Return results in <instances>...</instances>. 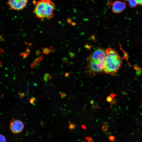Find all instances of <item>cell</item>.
Masks as SVG:
<instances>
[{
  "instance_id": "1",
  "label": "cell",
  "mask_w": 142,
  "mask_h": 142,
  "mask_svg": "<svg viewBox=\"0 0 142 142\" xmlns=\"http://www.w3.org/2000/svg\"><path fill=\"white\" fill-rule=\"evenodd\" d=\"M104 71L107 74L114 75L120 68L122 59L114 50L109 48L106 49Z\"/></svg>"
},
{
  "instance_id": "2",
  "label": "cell",
  "mask_w": 142,
  "mask_h": 142,
  "mask_svg": "<svg viewBox=\"0 0 142 142\" xmlns=\"http://www.w3.org/2000/svg\"><path fill=\"white\" fill-rule=\"evenodd\" d=\"M33 13L36 16L41 20L50 19L54 17L55 5L52 1L42 0L35 2Z\"/></svg>"
},
{
  "instance_id": "3",
  "label": "cell",
  "mask_w": 142,
  "mask_h": 142,
  "mask_svg": "<svg viewBox=\"0 0 142 142\" xmlns=\"http://www.w3.org/2000/svg\"><path fill=\"white\" fill-rule=\"evenodd\" d=\"M106 55V50L102 48H98L87 58V61L91 60L104 63Z\"/></svg>"
},
{
  "instance_id": "4",
  "label": "cell",
  "mask_w": 142,
  "mask_h": 142,
  "mask_svg": "<svg viewBox=\"0 0 142 142\" xmlns=\"http://www.w3.org/2000/svg\"><path fill=\"white\" fill-rule=\"evenodd\" d=\"M28 1L25 0H9L7 4L12 9L19 11L22 10L26 6Z\"/></svg>"
},
{
  "instance_id": "5",
  "label": "cell",
  "mask_w": 142,
  "mask_h": 142,
  "mask_svg": "<svg viewBox=\"0 0 142 142\" xmlns=\"http://www.w3.org/2000/svg\"><path fill=\"white\" fill-rule=\"evenodd\" d=\"M10 123V129L14 134L19 133L23 130L24 128L23 123L19 120L13 119Z\"/></svg>"
},
{
  "instance_id": "6",
  "label": "cell",
  "mask_w": 142,
  "mask_h": 142,
  "mask_svg": "<svg viewBox=\"0 0 142 142\" xmlns=\"http://www.w3.org/2000/svg\"><path fill=\"white\" fill-rule=\"evenodd\" d=\"M108 4L112 6V10L115 13H119L123 11L126 8V4L125 2L117 1L113 2H108Z\"/></svg>"
},
{
  "instance_id": "7",
  "label": "cell",
  "mask_w": 142,
  "mask_h": 142,
  "mask_svg": "<svg viewBox=\"0 0 142 142\" xmlns=\"http://www.w3.org/2000/svg\"><path fill=\"white\" fill-rule=\"evenodd\" d=\"M89 66L90 69L92 72H100L104 71V63H100L92 60H88Z\"/></svg>"
},
{
  "instance_id": "8",
  "label": "cell",
  "mask_w": 142,
  "mask_h": 142,
  "mask_svg": "<svg viewBox=\"0 0 142 142\" xmlns=\"http://www.w3.org/2000/svg\"><path fill=\"white\" fill-rule=\"evenodd\" d=\"M42 55L41 56L36 59L34 62L30 65L31 67L32 68L38 65L40 63L41 61L43 59L42 57Z\"/></svg>"
},
{
  "instance_id": "9",
  "label": "cell",
  "mask_w": 142,
  "mask_h": 142,
  "mask_svg": "<svg viewBox=\"0 0 142 142\" xmlns=\"http://www.w3.org/2000/svg\"><path fill=\"white\" fill-rule=\"evenodd\" d=\"M129 1L130 6L131 7H135L137 4L136 1Z\"/></svg>"
},
{
  "instance_id": "10",
  "label": "cell",
  "mask_w": 142,
  "mask_h": 142,
  "mask_svg": "<svg viewBox=\"0 0 142 142\" xmlns=\"http://www.w3.org/2000/svg\"><path fill=\"white\" fill-rule=\"evenodd\" d=\"M43 53L46 54H48L50 51V50L49 49L47 48H45L43 49Z\"/></svg>"
},
{
  "instance_id": "11",
  "label": "cell",
  "mask_w": 142,
  "mask_h": 142,
  "mask_svg": "<svg viewBox=\"0 0 142 142\" xmlns=\"http://www.w3.org/2000/svg\"><path fill=\"white\" fill-rule=\"evenodd\" d=\"M6 141L5 136L2 134H0V142H6Z\"/></svg>"
},
{
  "instance_id": "12",
  "label": "cell",
  "mask_w": 142,
  "mask_h": 142,
  "mask_svg": "<svg viewBox=\"0 0 142 142\" xmlns=\"http://www.w3.org/2000/svg\"><path fill=\"white\" fill-rule=\"evenodd\" d=\"M49 75V74L48 73H45V74L44 75L43 78V79L44 81L46 82H47L48 80H49L48 78Z\"/></svg>"
},
{
  "instance_id": "13",
  "label": "cell",
  "mask_w": 142,
  "mask_h": 142,
  "mask_svg": "<svg viewBox=\"0 0 142 142\" xmlns=\"http://www.w3.org/2000/svg\"><path fill=\"white\" fill-rule=\"evenodd\" d=\"M70 125L69 126V128L71 130L72 129H74L75 128L76 125L74 124H72L70 123Z\"/></svg>"
},
{
  "instance_id": "14",
  "label": "cell",
  "mask_w": 142,
  "mask_h": 142,
  "mask_svg": "<svg viewBox=\"0 0 142 142\" xmlns=\"http://www.w3.org/2000/svg\"><path fill=\"white\" fill-rule=\"evenodd\" d=\"M85 138L88 141V142H92L93 140V139L91 137H85Z\"/></svg>"
},
{
  "instance_id": "15",
  "label": "cell",
  "mask_w": 142,
  "mask_h": 142,
  "mask_svg": "<svg viewBox=\"0 0 142 142\" xmlns=\"http://www.w3.org/2000/svg\"><path fill=\"white\" fill-rule=\"evenodd\" d=\"M106 100L107 102H111L112 101V99L111 96H109L107 97Z\"/></svg>"
},
{
  "instance_id": "16",
  "label": "cell",
  "mask_w": 142,
  "mask_h": 142,
  "mask_svg": "<svg viewBox=\"0 0 142 142\" xmlns=\"http://www.w3.org/2000/svg\"><path fill=\"white\" fill-rule=\"evenodd\" d=\"M102 130L104 131H106L107 129V127L106 125H104L102 126Z\"/></svg>"
},
{
  "instance_id": "17",
  "label": "cell",
  "mask_w": 142,
  "mask_h": 142,
  "mask_svg": "<svg viewBox=\"0 0 142 142\" xmlns=\"http://www.w3.org/2000/svg\"><path fill=\"white\" fill-rule=\"evenodd\" d=\"M115 139V138L114 136L111 135L109 137V139L111 141H113Z\"/></svg>"
},
{
  "instance_id": "18",
  "label": "cell",
  "mask_w": 142,
  "mask_h": 142,
  "mask_svg": "<svg viewBox=\"0 0 142 142\" xmlns=\"http://www.w3.org/2000/svg\"><path fill=\"white\" fill-rule=\"evenodd\" d=\"M136 1L137 4L142 6V0H137Z\"/></svg>"
},
{
  "instance_id": "19",
  "label": "cell",
  "mask_w": 142,
  "mask_h": 142,
  "mask_svg": "<svg viewBox=\"0 0 142 142\" xmlns=\"http://www.w3.org/2000/svg\"><path fill=\"white\" fill-rule=\"evenodd\" d=\"M60 95L62 98H63L65 97L66 95L65 93H60Z\"/></svg>"
},
{
  "instance_id": "20",
  "label": "cell",
  "mask_w": 142,
  "mask_h": 142,
  "mask_svg": "<svg viewBox=\"0 0 142 142\" xmlns=\"http://www.w3.org/2000/svg\"><path fill=\"white\" fill-rule=\"evenodd\" d=\"M29 102L31 104H33L34 103V101L31 98L29 100Z\"/></svg>"
},
{
  "instance_id": "21",
  "label": "cell",
  "mask_w": 142,
  "mask_h": 142,
  "mask_svg": "<svg viewBox=\"0 0 142 142\" xmlns=\"http://www.w3.org/2000/svg\"><path fill=\"white\" fill-rule=\"evenodd\" d=\"M21 97L22 98L24 97L25 96V94L24 93H22L21 94Z\"/></svg>"
},
{
  "instance_id": "22",
  "label": "cell",
  "mask_w": 142,
  "mask_h": 142,
  "mask_svg": "<svg viewBox=\"0 0 142 142\" xmlns=\"http://www.w3.org/2000/svg\"><path fill=\"white\" fill-rule=\"evenodd\" d=\"M34 101H36L37 99V98L34 97H32L31 98Z\"/></svg>"
},
{
  "instance_id": "23",
  "label": "cell",
  "mask_w": 142,
  "mask_h": 142,
  "mask_svg": "<svg viewBox=\"0 0 142 142\" xmlns=\"http://www.w3.org/2000/svg\"><path fill=\"white\" fill-rule=\"evenodd\" d=\"M82 128L84 129H85L86 128V127L84 125H82Z\"/></svg>"
},
{
  "instance_id": "24",
  "label": "cell",
  "mask_w": 142,
  "mask_h": 142,
  "mask_svg": "<svg viewBox=\"0 0 142 142\" xmlns=\"http://www.w3.org/2000/svg\"><path fill=\"white\" fill-rule=\"evenodd\" d=\"M65 76L66 77H67L68 76V74L67 73H65Z\"/></svg>"
}]
</instances>
